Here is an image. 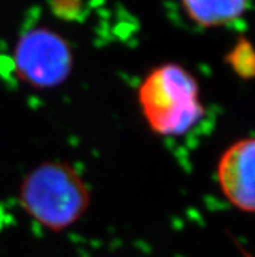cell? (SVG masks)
Listing matches in <instances>:
<instances>
[{"label":"cell","instance_id":"obj_1","mask_svg":"<svg viewBox=\"0 0 255 257\" xmlns=\"http://www.w3.org/2000/svg\"><path fill=\"white\" fill-rule=\"evenodd\" d=\"M20 206L39 225L51 231L67 230L87 212L90 189L75 167L49 161L24 178L19 191Z\"/></svg>","mask_w":255,"mask_h":257},{"label":"cell","instance_id":"obj_2","mask_svg":"<svg viewBox=\"0 0 255 257\" xmlns=\"http://www.w3.org/2000/svg\"><path fill=\"white\" fill-rule=\"evenodd\" d=\"M138 103L149 128L159 136H184L204 116L197 78L176 63L147 73L138 88Z\"/></svg>","mask_w":255,"mask_h":257},{"label":"cell","instance_id":"obj_3","mask_svg":"<svg viewBox=\"0 0 255 257\" xmlns=\"http://www.w3.org/2000/svg\"><path fill=\"white\" fill-rule=\"evenodd\" d=\"M20 81L34 89H54L64 84L75 68L69 42L47 28H33L20 37L13 51Z\"/></svg>","mask_w":255,"mask_h":257},{"label":"cell","instance_id":"obj_4","mask_svg":"<svg viewBox=\"0 0 255 257\" xmlns=\"http://www.w3.org/2000/svg\"><path fill=\"white\" fill-rule=\"evenodd\" d=\"M254 165L255 141L247 137L226 148L216 167L221 193L234 208L245 213H252L255 209Z\"/></svg>","mask_w":255,"mask_h":257},{"label":"cell","instance_id":"obj_5","mask_svg":"<svg viewBox=\"0 0 255 257\" xmlns=\"http://www.w3.org/2000/svg\"><path fill=\"white\" fill-rule=\"evenodd\" d=\"M250 0H181L186 16L200 28H217L236 21Z\"/></svg>","mask_w":255,"mask_h":257},{"label":"cell","instance_id":"obj_6","mask_svg":"<svg viewBox=\"0 0 255 257\" xmlns=\"http://www.w3.org/2000/svg\"><path fill=\"white\" fill-rule=\"evenodd\" d=\"M225 63L233 72L243 80L254 77L255 58L251 43L246 38H239L225 56Z\"/></svg>","mask_w":255,"mask_h":257}]
</instances>
